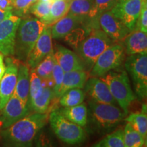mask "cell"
<instances>
[{
    "label": "cell",
    "mask_w": 147,
    "mask_h": 147,
    "mask_svg": "<svg viewBox=\"0 0 147 147\" xmlns=\"http://www.w3.org/2000/svg\"><path fill=\"white\" fill-rule=\"evenodd\" d=\"M114 42L103 30L91 29L78 46V53L84 67L91 69L98 57Z\"/></svg>",
    "instance_id": "cell-5"
},
{
    "label": "cell",
    "mask_w": 147,
    "mask_h": 147,
    "mask_svg": "<svg viewBox=\"0 0 147 147\" xmlns=\"http://www.w3.org/2000/svg\"><path fill=\"white\" fill-rule=\"evenodd\" d=\"M53 51L51 26L46 25L27 57V65L32 69H35L45 57Z\"/></svg>",
    "instance_id": "cell-12"
},
{
    "label": "cell",
    "mask_w": 147,
    "mask_h": 147,
    "mask_svg": "<svg viewBox=\"0 0 147 147\" xmlns=\"http://www.w3.org/2000/svg\"><path fill=\"white\" fill-rule=\"evenodd\" d=\"M84 87L86 93L95 102L113 105L117 104L107 84L98 77L92 76L86 81Z\"/></svg>",
    "instance_id": "cell-15"
},
{
    "label": "cell",
    "mask_w": 147,
    "mask_h": 147,
    "mask_svg": "<svg viewBox=\"0 0 147 147\" xmlns=\"http://www.w3.org/2000/svg\"><path fill=\"white\" fill-rule=\"evenodd\" d=\"M8 65L0 80V111L14 94L17 80L18 65L8 59Z\"/></svg>",
    "instance_id": "cell-14"
},
{
    "label": "cell",
    "mask_w": 147,
    "mask_h": 147,
    "mask_svg": "<svg viewBox=\"0 0 147 147\" xmlns=\"http://www.w3.org/2000/svg\"><path fill=\"white\" fill-rule=\"evenodd\" d=\"M89 106V121L91 128L102 134L112 131L126 117L124 112L113 104L99 103L91 100Z\"/></svg>",
    "instance_id": "cell-2"
},
{
    "label": "cell",
    "mask_w": 147,
    "mask_h": 147,
    "mask_svg": "<svg viewBox=\"0 0 147 147\" xmlns=\"http://www.w3.org/2000/svg\"><path fill=\"white\" fill-rule=\"evenodd\" d=\"M45 26V24L37 18L21 20L16 31L14 47V55L18 60L26 61Z\"/></svg>",
    "instance_id": "cell-3"
},
{
    "label": "cell",
    "mask_w": 147,
    "mask_h": 147,
    "mask_svg": "<svg viewBox=\"0 0 147 147\" xmlns=\"http://www.w3.org/2000/svg\"><path fill=\"white\" fill-rule=\"evenodd\" d=\"M119 1V0H94L97 16L99 17L103 12L111 10Z\"/></svg>",
    "instance_id": "cell-35"
},
{
    "label": "cell",
    "mask_w": 147,
    "mask_h": 147,
    "mask_svg": "<svg viewBox=\"0 0 147 147\" xmlns=\"http://www.w3.org/2000/svg\"><path fill=\"white\" fill-rule=\"evenodd\" d=\"M87 80V74L84 70H76L65 72L61 87L59 91L57 98L69 89H82Z\"/></svg>",
    "instance_id": "cell-20"
},
{
    "label": "cell",
    "mask_w": 147,
    "mask_h": 147,
    "mask_svg": "<svg viewBox=\"0 0 147 147\" xmlns=\"http://www.w3.org/2000/svg\"><path fill=\"white\" fill-rule=\"evenodd\" d=\"M107 84L110 93L124 113L127 115L128 108L135 100L136 96L125 71H110L100 77Z\"/></svg>",
    "instance_id": "cell-4"
},
{
    "label": "cell",
    "mask_w": 147,
    "mask_h": 147,
    "mask_svg": "<svg viewBox=\"0 0 147 147\" xmlns=\"http://www.w3.org/2000/svg\"><path fill=\"white\" fill-rule=\"evenodd\" d=\"M64 71L62 69L60 65H59L56 59H55L54 67H53L52 78L53 82V93H54V97L57 98V95L59 91V89L61 87L62 82L64 76Z\"/></svg>",
    "instance_id": "cell-32"
},
{
    "label": "cell",
    "mask_w": 147,
    "mask_h": 147,
    "mask_svg": "<svg viewBox=\"0 0 147 147\" xmlns=\"http://www.w3.org/2000/svg\"><path fill=\"white\" fill-rule=\"evenodd\" d=\"M142 4V0H119L110 11L131 32L135 27Z\"/></svg>",
    "instance_id": "cell-10"
},
{
    "label": "cell",
    "mask_w": 147,
    "mask_h": 147,
    "mask_svg": "<svg viewBox=\"0 0 147 147\" xmlns=\"http://www.w3.org/2000/svg\"><path fill=\"white\" fill-rule=\"evenodd\" d=\"M51 3H52L51 1L39 0L31 6L29 11H30L31 13L36 16L37 18L41 21L42 19H43L49 14Z\"/></svg>",
    "instance_id": "cell-31"
},
{
    "label": "cell",
    "mask_w": 147,
    "mask_h": 147,
    "mask_svg": "<svg viewBox=\"0 0 147 147\" xmlns=\"http://www.w3.org/2000/svg\"><path fill=\"white\" fill-rule=\"evenodd\" d=\"M85 94L81 89H69L59 97V104L63 107H71L83 102Z\"/></svg>",
    "instance_id": "cell-25"
},
{
    "label": "cell",
    "mask_w": 147,
    "mask_h": 147,
    "mask_svg": "<svg viewBox=\"0 0 147 147\" xmlns=\"http://www.w3.org/2000/svg\"><path fill=\"white\" fill-rule=\"evenodd\" d=\"M44 87L42 85V79L37 74L34 69L30 72V85H29V95L28 104L35 99L39 97L43 92Z\"/></svg>",
    "instance_id": "cell-30"
},
{
    "label": "cell",
    "mask_w": 147,
    "mask_h": 147,
    "mask_svg": "<svg viewBox=\"0 0 147 147\" xmlns=\"http://www.w3.org/2000/svg\"><path fill=\"white\" fill-rule=\"evenodd\" d=\"M95 147H125L124 131L118 129L108 134L98 142L93 145Z\"/></svg>",
    "instance_id": "cell-28"
},
{
    "label": "cell",
    "mask_w": 147,
    "mask_h": 147,
    "mask_svg": "<svg viewBox=\"0 0 147 147\" xmlns=\"http://www.w3.org/2000/svg\"><path fill=\"white\" fill-rule=\"evenodd\" d=\"M125 52L131 55L138 53H147L146 33L135 29L123 39Z\"/></svg>",
    "instance_id": "cell-17"
},
{
    "label": "cell",
    "mask_w": 147,
    "mask_h": 147,
    "mask_svg": "<svg viewBox=\"0 0 147 147\" xmlns=\"http://www.w3.org/2000/svg\"><path fill=\"white\" fill-rule=\"evenodd\" d=\"M147 53L129 55L125 67L131 76L135 93L140 100L147 96Z\"/></svg>",
    "instance_id": "cell-7"
},
{
    "label": "cell",
    "mask_w": 147,
    "mask_h": 147,
    "mask_svg": "<svg viewBox=\"0 0 147 147\" xmlns=\"http://www.w3.org/2000/svg\"><path fill=\"white\" fill-rule=\"evenodd\" d=\"M10 1H12H12H13V0H10Z\"/></svg>",
    "instance_id": "cell-41"
},
{
    "label": "cell",
    "mask_w": 147,
    "mask_h": 147,
    "mask_svg": "<svg viewBox=\"0 0 147 147\" xmlns=\"http://www.w3.org/2000/svg\"><path fill=\"white\" fill-rule=\"evenodd\" d=\"M72 0H55L51 3L48 15L41 20L46 25H51L68 14Z\"/></svg>",
    "instance_id": "cell-21"
},
{
    "label": "cell",
    "mask_w": 147,
    "mask_h": 147,
    "mask_svg": "<svg viewBox=\"0 0 147 147\" xmlns=\"http://www.w3.org/2000/svg\"><path fill=\"white\" fill-rule=\"evenodd\" d=\"M21 21L20 16L12 14L0 23V53L3 56L14 55L16 31Z\"/></svg>",
    "instance_id": "cell-9"
},
{
    "label": "cell",
    "mask_w": 147,
    "mask_h": 147,
    "mask_svg": "<svg viewBox=\"0 0 147 147\" xmlns=\"http://www.w3.org/2000/svg\"><path fill=\"white\" fill-rule=\"evenodd\" d=\"M125 49L120 44L113 43L101 54L91 68V76L101 77L108 71L118 68L125 57Z\"/></svg>",
    "instance_id": "cell-8"
},
{
    "label": "cell",
    "mask_w": 147,
    "mask_h": 147,
    "mask_svg": "<svg viewBox=\"0 0 147 147\" xmlns=\"http://www.w3.org/2000/svg\"><path fill=\"white\" fill-rule=\"evenodd\" d=\"M30 72L27 64H20L18 66L17 80L14 94L28 106Z\"/></svg>",
    "instance_id": "cell-19"
},
{
    "label": "cell",
    "mask_w": 147,
    "mask_h": 147,
    "mask_svg": "<svg viewBox=\"0 0 147 147\" xmlns=\"http://www.w3.org/2000/svg\"><path fill=\"white\" fill-rule=\"evenodd\" d=\"M5 65L3 62V55L0 53V80L2 78L5 71Z\"/></svg>",
    "instance_id": "cell-37"
},
{
    "label": "cell",
    "mask_w": 147,
    "mask_h": 147,
    "mask_svg": "<svg viewBox=\"0 0 147 147\" xmlns=\"http://www.w3.org/2000/svg\"><path fill=\"white\" fill-rule=\"evenodd\" d=\"M134 29L147 32V0H142V8Z\"/></svg>",
    "instance_id": "cell-34"
},
{
    "label": "cell",
    "mask_w": 147,
    "mask_h": 147,
    "mask_svg": "<svg viewBox=\"0 0 147 147\" xmlns=\"http://www.w3.org/2000/svg\"><path fill=\"white\" fill-rule=\"evenodd\" d=\"M13 14L12 13V11L11 10H1L0 9V23L4 20L5 18L8 17Z\"/></svg>",
    "instance_id": "cell-38"
},
{
    "label": "cell",
    "mask_w": 147,
    "mask_h": 147,
    "mask_svg": "<svg viewBox=\"0 0 147 147\" xmlns=\"http://www.w3.org/2000/svg\"><path fill=\"white\" fill-rule=\"evenodd\" d=\"M98 18L101 28L114 42L123 40L131 32L110 10L103 12Z\"/></svg>",
    "instance_id": "cell-13"
},
{
    "label": "cell",
    "mask_w": 147,
    "mask_h": 147,
    "mask_svg": "<svg viewBox=\"0 0 147 147\" xmlns=\"http://www.w3.org/2000/svg\"><path fill=\"white\" fill-rule=\"evenodd\" d=\"M68 14L82 18L86 16L90 18H96L94 0H72Z\"/></svg>",
    "instance_id": "cell-23"
},
{
    "label": "cell",
    "mask_w": 147,
    "mask_h": 147,
    "mask_svg": "<svg viewBox=\"0 0 147 147\" xmlns=\"http://www.w3.org/2000/svg\"><path fill=\"white\" fill-rule=\"evenodd\" d=\"M123 131L125 147H142L146 144V138L138 133L129 123L125 127Z\"/></svg>",
    "instance_id": "cell-26"
},
{
    "label": "cell",
    "mask_w": 147,
    "mask_h": 147,
    "mask_svg": "<svg viewBox=\"0 0 147 147\" xmlns=\"http://www.w3.org/2000/svg\"><path fill=\"white\" fill-rule=\"evenodd\" d=\"M125 121L131 125L142 136L146 138L147 135V116L146 113H133L127 117Z\"/></svg>",
    "instance_id": "cell-29"
},
{
    "label": "cell",
    "mask_w": 147,
    "mask_h": 147,
    "mask_svg": "<svg viewBox=\"0 0 147 147\" xmlns=\"http://www.w3.org/2000/svg\"><path fill=\"white\" fill-rule=\"evenodd\" d=\"M48 119L49 115L47 113L28 115L3 129L1 131V139L6 146H32L36 135L45 127Z\"/></svg>",
    "instance_id": "cell-1"
},
{
    "label": "cell",
    "mask_w": 147,
    "mask_h": 147,
    "mask_svg": "<svg viewBox=\"0 0 147 147\" xmlns=\"http://www.w3.org/2000/svg\"><path fill=\"white\" fill-rule=\"evenodd\" d=\"M55 61L54 53H49L45 59L37 65L35 71L42 80H52V73Z\"/></svg>",
    "instance_id": "cell-27"
},
{
    "label": "cell",
    "mask_w": 147,
    "mask_h": 147,
    "mask_svg": "<svg viewBox=\"0 0 147 147\" xmlns=\"http://www.w3.org/2000/svg\"><path fill=\"white\" fill-rule=\"evenodd\" d=\"M41 1H51V2H53V1H55V0H41Z\"/></svg>",
    "instance_id": "cell-39"
},
{
    "label": "cell",
    "mask_w": 147,
    "mask_h": 147,
    "mask_svg": "<svg viewBox=\"0 0 147 147\" xmlns=\"http://www.w3.org/2000/svg\"><path fill=\"white\" fill-rule=\"evenodd\" d=\"M54 97L53 89L49 87H44L43 92L39 97L35 99L28 104L33 110L38 113H46L51 101Z\"/></svg>",
    "instance_id": "cell-24"
},
{
    "label": "cell",
    "mask_w": 147,
    "mask_h": 147,
    "mask_svg": "<svg viewBox=\"0 0 147 147\" xmlns=\"http://www.w3.org/2000/svg\"><path fill=\"white\" fill-rule=\"evenodd\" d=\"M1 127H0V140H1Z\"/></svg>",
    "instance_id": "cell-40"
},
{
    "label": "cell",
    "mask_w": 147,
    "mask_h": 147,
    "mask_svg": "<svg viewBox=\"0 0 147 147\" xmlns=\"http://www.w3.org/2000/svg\"><path fill=\"white\" fill-rule=\"evenodd\" d=\"M49 120L55 135L66 144H79L85 140L86 134L82 127L69 121L58 110L50 114Z\"/></svg>",
    "instance_id": "cell-6"
},
{
    "label": "cell",
    "mask_w": 147,
    "mask_h": 147,
    "mask_svg": "<svg viewBox=\"0 0 147 147\" xmlns=\"http://www.w3.org/2000/svg\"><path fill=\"white\" fill-rule=\"evenodd\" d=\"M34 3V0H13L12 2V13L14 12L18 16H25Z\"/></svg>",
    "instance_id": "cell-33"
},
{
    "label": "cell",
    "mask_w": 147,
    "mask_h": 147,
    "mask_svg": "<svg viewBox=\"0 0 147 147\" xmlns=\"http://www.w3.org/2000/svg\"><path fill=\"white\" fill-rule=\"evenodd\" d=\"M0 118V127L2 129L8 128L16 121L29 115V107L18 97L13 94L5 104Z\"/></svg>",
    "instance_id": "cell-11"
},
{
    "label": "cell",
    "mask_w": 147,
    "mask_h": 147,
    "mask_svg": "<svg viewBox=\"0 0 147 147\" xmlns=\"http://www.w3.org/2000/svg\"><path fill=\"white\" fill-rule=\"evenodd\" d=\"M66 119L74 123L81 127L87 125L88 121V109L85 104H81L78 105L64 107L58 110Z\"/></svg>",
    "instance_id": "cell-22"
},
{
    "label": "cell",
    "mask_w": 147,
    "mask_h": 147,
    "mask_svg": "<svg viewBox=\"0 0 147 147\" xmlns=\"http://www.w3.org/2000/svg\"><path fill=\"white\" fill-rule=\"evenodd\" d=\"M84 18L67 14L51 26V36L54 39L65 38L73 29L82 24Z\"/></svg>",
    "instance_id": "cell-18"
},
{
    "label": "cell",
    "mask_w": 147,
    "mask_h": 147,
    "mask_svg": "<svg viewBox=\"0 0 147 147\" xmlns=\"http://www.w3.org/2000/svg\"><path fill=\"white\" fill-rule=\"evenodd\" d=\"M54 57L64 72L85 69L83 62L76 53L61 45L56 46Z\"/></svg>",
    "instance_id": "cell-16"
},
{
    "label": "cell",
    "mask_w": 147,
    "mask_h": 147,
    "mask_svg": "<svg viewBox=\"0 0 147 147\" xmlns=\"http://www.w3.org/2000/svg\"><path fill=\"white\" fill-rule=\"evenodd\" d=\"M0 9L12 11V3L10 0H0Z\"/></svg>",
    "instance_id": "cell-36"
}]
</instances>
